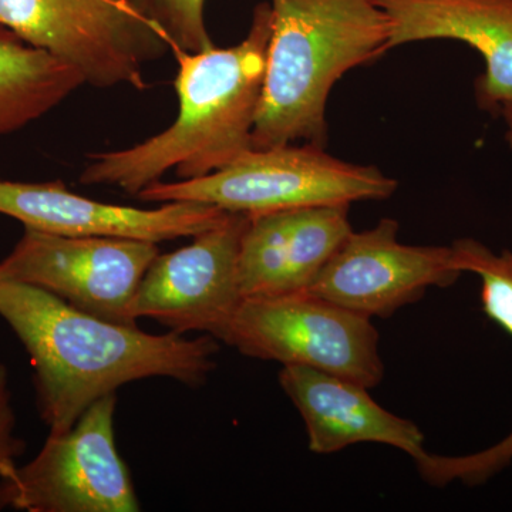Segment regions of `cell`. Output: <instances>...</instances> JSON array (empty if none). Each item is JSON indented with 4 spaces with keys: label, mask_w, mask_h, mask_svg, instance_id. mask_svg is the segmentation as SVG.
Instances as JSON below:
<instances>
[{
    "label": "cell",
    "mask_w": 512,
    "mask_h": 512,
    "mask_svg": "<svg viewBox=\"0 0 512 512\" xmlns=\"http://www.w3.org/2000/svg\"><path fill=\"white\" fill-rule=\"evenodd\" d=\"M215 339L251 359L312 367L367 389L384 377L372 319L309 291L244 299Z\"/></svg>",
    "instance_id": "8992f818"
},
{
    "label": "cell",
    "mask_w": 512,
    "mask_h": 512,
    "mask_svg": "<svg viewBox=\"0 0 512 512\" xmlns=\"http://www.w3.org/2000/svg\"><path fill=\"white\" fill-rule=\"evenodd\" d=\"M498 116H501L504 119L505 126H507L505 138H507L508 144H510V147L512 148V97L501 104Z\"/></svg>",
    "instance_id": "ac0fdd59"
},
{
    "label": "cell",
    "mask_w": 512,
    "mask_h": 512,
    "mask_svg": "<svg viewBox=\"0 0 512 512\" xmlns=\"http://www.w3.org/2000/svg\"><path fill=\"white\" fill-rule=\"evenodd\" d=\"M0 26L100 89L146 90L144 67L170 49L160 26L131 0H0Z\"/></svg>",
    "instance_id": "5b68a950"
},
{
    "label": "cell",
    "mask_w": 512,
    "mask_h": 512,
    "mask_svg": "<svg viewBox=\"0 0 512 512\" xmlns=\"http://www.w3.org/2000/svg\"><path fill=\"white\" fill-rule=\"evenodd\" d=\"M248 220L244 212H228L192 244L158 255L138 286L131 318L157 320L178 335L215 338L244 301L238 255Z\"/></svg>",
    "instance_id": "9c48e42d"
},
{
    "label": "cell",
    "mask_w": 512,
    "mask_h": 512,
    "mask_svg": "<svg viewBox=\"0 0 512 512\" xmlns=\"http://www.w3.org/2000/svg\"><path fill=\"white\" fill-rule=\"evenodd\" d=\"M147 18L156 22L167 36L168 46L188 52L214 47L207 22V0H131Z\"/></svg>",
    "instance_id": "2e32d148"
},
{
    "label": "cell",
    "mask_w": 512,
    "mask_h": 512,
    "mask_svg": "<svg viewBox=\"0 0 512 512\" xmlns=\"http://www.w3.org/2000/svg\"><path fill=\"white\" fill-rule=\"evenodd\" d=\"M16 414L13 409L8 367L0 363V470L16 464L26 450V443L15 434Z\"/></svg>",
    "instance_id": "e0dca14e"
},
{
    "label": "cell",
    "mask_w": 512,
    "mask_h": 512,
    "mask_svg": "<svg viewBox=\"0 0 512 512\" xmlns=\"http://www.w3.org/2000/svg\"><path fill=\"white\" fill-rule=\"evenodd\" d=\"M389 20L387 50L458 40L477 50L485 70L476 82L480 109L498 116L512 97V0H375Z\"/></svg>",
    "instance_id": "7c38bea8"
},
{
    "label": "cell",
    "mask_w": 512,
    "mask_h": 512,
    "mask_svg": "<svg viewBox=\"0 0 512 512\" xmlns=\"http://www.w3.org/2000/svg\"><path fill=\"white\" fill-rule=\"evenodd\" d=\"M116 393L93 403L72 429L49 434L25 466L0 470V510L137 512L140 503L114 436Z\"/></svg>",
    "instance_id": "52a82bcc"
},
{
    "label": "cell",
    "mask_w": 512,
    "mask_h": 512,
    "mask_svg": "<svg viewBox=\"0 0 512 512\" xmlns=\"http://www.w3.org/2000/svg\"><path fill=\"white\" fill-rule=\"evenodd\" d=\"M458 271L481 281V308L488 319L512 336V251L495 254L476 239H458L451 245ZM420 477L434 487L460 481L481 485L512 466V433L493 447L468 456L444 457L427 453L417 461Z\"/></svg>",
    "instance_id": "5bb4252c"
},
{
    "label": "cell",
    "mask_w": 512,
    "mask_h": 512,
    "mask_svg": "<svg viewBox=\"0 0 512 512\" xmlns=\"http://www.w3.org/2000/svg\"><path fill=\"white\" fill-rule=\"evenodd\" d=\"M0 214L25 228L67 237L131 239L160 244L197 237L224 220L228 211L192 201L164 202L154 210L104 204L74 194L66 185L0 180Z\"/></svg>",
    "instance_id": "8fae6325"
},
{
    "label": "cell",
    "mask_w": 512,
    "mask_h": 512,
    "mask_svg": "<svg viewBox=\"0 0 512 512\" xmlns=\"http://www.w3.org/2000/svg\"><path fill=\"white\" fill-rule=\"evenodd\" d=\"M83 84L72 66L0 26V134L45 116Z\"/></svg>",
    "instance_id": "9a60e30c"
},
{
    "label": "cell",
    "mask_w": 512,
    "mask_h": 512,
    "mask_svg": "<svg viewBox=\"0 0 512 512\" xmlns=\"http://www.w3.org/2000/svg\"><path fill=\"white\" fill-rule=\"evenodd\" d=\"M271 36V6L258 3L245 39L177 59V119L167 130L124 150L89 154L80 183L140 194L174 170L180 180L205 177L252 148Z\"/></svg>",
    "instance_id": "7a4b0ae2"
},
{
    "label": "cell",
    "mask_w": 512,
    "mask_h": 512,
    "mask_svg": "<svg viewBox=\"0 0 512 512\" xmlns=\"http://www.w3.org/2000/svg\"><path fill=\"white\" fill-rule=\"evenodd\" d=\"M397 181L375 165L330 156L303 143L256 150L205 177L151 184L137 195L146 202L192 201L228 212L296 210L318 205H350L392 197Z\"/></svg>",
    "instance_id": "277c9868"
},
{
    "label": "cell",
    "mask_w": 512,
    "mask_h": 512,
    "mask_svg": "<svg viewBox=\"0 0 512 512\" xmlns=\"http://www.w3.org/2000/svg\"><path fill=\"white\" fill-rule=\"evenodd\" d=\"M271 36L252 148L328 143L326 106L349 70L387 50L375 0H271Z\"/></svg>",
    "instance_id": "3957f363"
},
{
    "label": "cell",
    "mask_w": 512,
    "mask_h": 512,
    "mask_svg": "<svg viewBox=\"0 0 512 512\" xmlns=\"http://www.w3.org/2000/svg\"><path fill=\"white\" fill-rule=\"evenodd\" d=\"M0 318L28 352L37 410L52 436L72 429L93 403L124 384L168 377L201 386L217 367L220 352L214 336L151 335L80 311L45 289L6 279H0Z\"/></svg>",
    "instance_id": "6da1fadb"
},
{
    "label": "cell",
    "mask_w": 512,
    "mask_h": 512,
    "mask_svg": "<svg viewBox=\"0 0 512 512\" xmlns=\"http://www.w3.org/2000/svg\"><path fill=\"white\" fill-rule=\"evenodd\" d=\"M279 384L301 413L312 453L375 443L397 448L414 461L427 454L419 426L387 412L362 384L306 366H284Z\"/></svg>",
    "instance_id": "4fadbf2b"
},
{
    "label": "cell",
    "mask_w": 512,
    "mask_h": 512,
    "mask_svg": "<svg viewBox=\"0 0 512 512\" xmlns=\"http://www.w3.org/2000/svg\"><path fill=\"white\" fill-rule=\"evenodd\" d=\"M158 255L154 242L67 237L25 228L0 261V279L45 289L97 318L137 326L131 303Z\"/></svg>",
    "instance_id": "ba28073f"
},
{
    "label": "cell",
    "mask_w": 512,
    "mask_h": 512,
    "mask_svg": "<svg viewBox=\"0 0 512 512\" xmlns=\"http://www.w3.org/2000/svg\"><path fill=\"white\" fill-rule=\"evenodd\" d=\"M399 229L383 218L375 228L353 231L309 292L372 319L389 318L427 289L456 284L463 272L451 247L402 244Z\"/></svg>",
    "instance_id": "30bf717a"
}]
</instances>
